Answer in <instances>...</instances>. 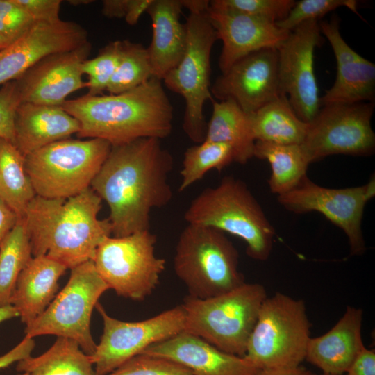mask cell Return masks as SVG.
Masks as SVG:
<instances>
[{
    "mask_svg": "<svg viewBox=\"0 0 375 375\" xmlns=\"http://www.w3.org/2000/svg\"><path fill=\"white\" fill-rule=\"evenodd\" d=\"M212 101V113L207 123L204 140L228 145L234 162L244 165L253 157L255 139L250 115L233 100Z\"/></svg>",
    "mask_w": 375,
    "mask_h": 375,
    "instance_id": "cell-26",
    "label": "cell"
},
{
    "mask_svg": "<svg viewBox=\"0 0 375 375\" xmlns=\"http://www.w3.org/2000/svg\"><path fill=\"white\" fill-rule=\"evenodd\" d=\"M256 375H317L301 365L291 368L260 369Z\"/></svg>",
    "mask_w": 375,
    "mask_h": 375,
    "instance_id": "cell-46",
    "label": "cell"
},
{
    "mask_svg": "<svg viewBox=\"0 0 375 375\" xmlns=\"http://www.w3.org/2000/svg\"><path fill=\"white\" fill-rule=\"evenodd\" d=\"M35 196L25 170L24 156L12 142L0 138V197L23 218Z\"/></svg>",
    "mask_w": 375,
    "mask_h": 375,
    "instance_id": "cell-30",
    "label": "cell"
},
{
    "mask_svg": "<svg viewBox=\"0 0 375 375\" xmlns=\"http://www.w3.org/2000/svg\"><path fill=\"white\" fill-rule=\"evenodd\" d=\"M13 1L25 10L35 22H53L60 19V0Z\"/></svg>",
    "mask_w": 375,
    "mask_h": 375,
    "instance_id": "cell-40",
    "label": "cell"
},
{
    "mask_svg": "<svg viewBox=\"0 0 375 375\" xmlns=\"http://www.w3.org/2000/svg\"><path fill=\"white\" fill-rule=\"evenodd\" d=\"M17 317H19L18 312L13 306L0 307V323Z\"/></svg>",
    "mask_w": 375,
    "mask_h": 375,
    "instance_id": "cell-47",
    "label": "cell"
},
{
    "mask_svg": "<svg viewBox=\"0 0 375 375\" xmlns=\"http://www.w3.org/2000/svg\"><path fill=\"white\" fill-rule=\"evenodd\" d=\"M160 140L144 138L112 146L91 183L109 208L115 237L150 230L151 210L173 197L169 176L174 160Z\"/></svg>",
    "mask_w": 375,
    "mask_h": 375,
    "instance_id": "cell-1",
    "label": "cell"
},
{
    "mask_svg": "<svg viewBox=\"0 0 375 375\" xmlns=\"http://www.w3.org/2000/svg\"><path fill=\"white\" fill-rule=\"evenodd\" d=\"M32 257L30 240L20 218L0 244V307L10 305L18 277Z\"/></svg>",
    "mask_w": 375,
    "mask_h": 375,
    "instance_id": "cell-31",
    "label": "cell"
},
{
    "mask_svg": "<svg viewBox=\"0 0 375 375\" xmlns=\"http://www.w3.org/2000/svg\"><path fill=\"white\" fill-rule=\"evenodd\" d=\"M67 268L47 257H32L21 272L10 299L22 322L28 324L40 315L55 298L58 281Z\"/></svg>",
    "mask_w": 375,
    "mask_h": 375,
    "instance_id": "cell-25",
    "label": "cell"
},
{
    "mask_svg": "<svg viewBox=\"0 0 375 375\" xmlns=\"http://www.w3.org/2000/svg\"><path fill=\"white\" fill-rule=\"evenodd\" d=\"M322 42L317 20L301 23L290 31L277 49L281 89L297 115L310 123L320 108L314 72V51Z\"/></svg>",
    "mask_w": 375,
    "mask_h": 375,
    "instance_id": "cell-15",
    "label": "cell"
},
{
    "mask_svg": "<svg viewBox=\"0 0 375 375\" xmlns=\"http://www.w3.org/2000/svg\"><path fill=\"white\" fill-rule=\"evenodd\" d=\"M174 269L189 295L199 299L226 293L245 283L236 248L224 233L211 227H185L176 246Z\"/></svg>",
    "mask_w": 375,
    "mask_h": 375,
    "instance_id": "cell-7",
    "label": "cell"
},
{
    "mask_svg": "<svg viewBox=\"0 0 375 375\" xmlns=\"http://www.w3.org/2000/svg\"><path fill=\"white\" fill-rule=\"evenodd\" d=\"M374 195V176L361 186L328 188L306 176L294 188L277 196V200L294 213L315 211L322 214L346 234L351 255L358 256L366 250L362 230L364 208Z\"/></svg>",
    "mask_w": 375,
    "mask_h": 375,
    "instance_id": "cell-14",
    "label": "cell"
},
{
    "mask_svg": "<svg viewBox=\"0 0 375 375\" xmlns=\"http://www.w3.org/2000/svg\"><path fill=\"white\" fill-rule=\"evenodd\" d=\"M253 157L267 160L271 167L268 185L277 196L294 188L306 176L310 164L300 144H278L256 141Z\"/></svg>",
    "mask_w": 375,
    "mask_h": 375,
    "instance_id": "cell-29",
    "label": "cell"
},
{
    "mask_svg": "<svg viewBox=\"0 0 375 375\" xmlns=\"http://www.w3.org/2000/svg\"><path fill=\"white\" fill-rule=\"evenodd\" d=\"M356 0H301L296 1L288 16L276 23L283 30L290 31L303 22L321 19L326 14L339 8L347 7L362 19L358 11Z\"/></svg>",
    "mask_w": 375,
    "mask_h": 375,
    "instance_id": "cell-35",
    "label": "cell"
},
{
    "mask_svg": "<svg viewBox=\"0 0 375 375\" xmlns=\"http://www.w3.org/2000/svg\"><path fill=\"white\" fill-rule=\"evenodd\" d=\"M156 236L150 230L123 237H107L97 249L94 265L109 289L141 301L159 283L166 261L155 253Z\"/></svg>",
    "mask_w": 375,
    "mask_h": 375,
    "instance_id": "cell-11",
    "label": "cell"
},
{
    "mask_svg": "<svg viewBox=\"0 0 375 375\" xmlns=\"http://www.w3.org/2000/svg\"><path fill=\"white\" fill-rule=\"evenodd\" d=\"M20 218L0 197V244Z\"/></svg>",
    "mask_w": 375,
    "mask_h": 375,
    "instance_id": "cell-43",
    "label": "cell"
},
{
    "mask_svg": "<svg viewBox=\"0 0 375 375\" xmlns=\"http://www.w3.org/2000/svg\"><path fill=\"white\" fill-rule=\"evenodd\" d=\"M60 106L79 122L78 137L112 146L144 138L161 140L172 130L173 106L162 81L155 77L124 92L85 94Z\"/></svg>",
    "mask_w": 375,
    "mask_h": 375,
    "instance_id": "cell-3",
    "label": "cell"
},
{
    "mask_svg": "<svg viewBox=\"0 0 375 375\" xmlns=\"http://www.w3.org/2000/svg\"><path fill=\"white\" fill-rule=\"evenodd\" d=\"M18 372L29 375H96L90 356L74 340L57 337L42 354L17 362Z\"/></svg>",
    "mask_w": 375,
    "mask_h": 375,
    "instance_id": "cell-28",
    "label": "cell"
},
{
    "mask_svg": "<svg viewBox=\"0 0 375 375\" xmlns=\"http://www.w3.org/2000/svg\"><path fill=\"white\" fill-rule=\"evenodd\" d=\"M267 297L262 285L246 282L229 292L207 299L188 295L181 304L185 312L184 331L226 353L244 356Z\"/></svg>",
    "mask_w": 375,
    "mask_h": 375,
    "instance_id": "cell-5",
    "label": "cell"
},
{
    "mask_svg": "<svg viewBox=\"0 0 375 375\" xmlns=\"http://www.w3.org/2000/svg\"><path fill=\"white\" fill-rule=\"evenodd\" d=\"M210 92L219 101H234L247 114L283 95L277 49H263L237 60L216 78Z\"/></svg>",
    "mask_w": 375,
    "mask_h": 375,
    "instance_id": "cell-16",
    "label": "cell"
},
{
    "mask_svg": "<svg viewBox=\"0 0 375 375\" xmlns=\"http://www.w3.org/2000/svg\"><path fill=\"white\" fill-rule=\"evenodd\" d=\"M128 0H104L102 2V14L108 18L125 17Z\"/></svg>",
    "mask_w": 375,
    "mask_h": 375,
    "instance_id": "cell-45",
    "label": "cell"
},
{
    "mask_svg": "<svg viewBox=\"0 0 375 375\" xmlns=\"http://www.w3.org/2000/svg\"><path fill=\"white\" fill-rule=\"evenodd\" d=\"M101 201L91 188L67 199L35 196L22 218L33 256H47L70 269L92 260L112 234L109 219L98 217Z\"/></svg>",
    "mask_w": 375,
    "mask_h": 375,
    "instance_id": "cell-2",
    "label": "cell"
},
{
    "mask_svg": "<svg viewBox=\"0 0 375 375\" xmlns=\"http://www.w3.org/2000/svg\"><path fill=\"white\" fill-rule=\"evenodd\" d=\"M183 8L181 0H152L147 10L152 23L147 47L152 76L161 81L178 65L186 49V26L180 22Z\"/></svg>",
    "mask_w": 375,
    "mask_h": 375,
    "instance_id": "cell-24",
    "label": "cell"
},
{
    "mask_svg": "<svg viewBox=\"0 0 375 375\" xmlns=\"http://www.w3.org/2000/svg\"><path fill=\"white\" fill-rule=\"evenodd\" d=\"M347 375H375V351L365 346L349 365Z\"/></svg>",
    "mask_w": 375,
    "mask_h": 375,
    "instance_id": "cell-41",
    "label": "cell"
},
{
    "mask_svg": "<svg viewBox=\"0 0 375 375\" xmlns=\"http://www.w3.org/2000/svg\"><path fill=\"white\" fill-rule=\"evenodd\" d=\"M337 62V76L331 88L319 98L320 107L333 103L374 102L375 65L356 52L343 39L340 19L334 15L319 23Z\"/></svg>",
    "mask_w": 375,
    "mask_h": 375,
    "instance_id": "cell-20",
    "label": "cell"
},
{
    "mask_svg": "<svg viewBox=\"0 0 375 375\" xmlns=\"http://www.w3.org/2000/svg\"><path fill=\"white\" fill-rule=\"evenodd\" d=\"M88 41L70 51L50 55L19 76L22 102L60 106L72 93L86 87L82 65L88 58Z\"/></svg>",
    "mask_w": 375,
    "mask_h": 375,
    "instance_id": "cell-18",
    "label": "cell"
},
{
    "mask_svg": "<svg viewBox=\"0 0 375 375\" xmlns=\"http://www.w3.org/2000/svg\"><path fill=\"white\" fill-rule=\"evenodd\" d=\"M190 14L185 23L187 44L180 62L163 78L166 87L181 95L185 102L183 128L197 144L205 139L206 125L203 107L213 100L210 92V54L217 33L208 16L209 1L181 0Z\"/></svg>",
    "mask_w": 375,
    "mask_h": 375,
    "instance_id": "cell-6",
    "label": "cell"
},
{
    "mask_svg": "<svg viewBox=\"0 0 375 375\" xmlns=\"http://www.w3.org/2000/svg\"><path fill=\"white\" fill-rule=\"evenodd\" d=\"M19 375H29V374L28 373H26V372H22Z\"/></svg>",
    "mask_w": 375,
    "mask_h": 375,
    "instance_id": "cell-49",
    "label": "cell"
},
{
    "mask_svg": "<svg viewBox=\"0 0 375 375\" xmlns=\"http://www.w3.org/2000/svg\"><path fill=\"white\" fill-rule=\"evenodd\" d=\"M362 317L361 308L347 306L343 315L328 331L310 338L305 360L325 374L346 373L365 346L362 339Z\"/></svg>",
    "mask_w": 375,
    "mask_h": 375,
    "instance_id": "cell-22",
    "label": "cell"
},
{
    "mask_svg": "<svg viewBox=\"0 0 375 375\" xmlns=\"http://www.w3.org/2000/svg\"><path fill=\"white\" fill-rule=\"evenodd\" d=\"M152 0H128L126 14L124 17L126 22L133 26L136 24L144 12H147Z\"/></svg>",
    "mask_w": 375,
    "mask_h": 375,
    "instance_id": "cell-44",
    "label": "cell"
},
{
    "mask_svg": "<svg viewBox=\"0 0 375 375\" xmlns=\"http://www.w3.org/2000/svg\"><path fill=\"white\" fill-rule=\"evenodd\" d=\"M80 24L61 19L36 22L21 38L0 50V85L17 79L44 58L88 42Z\"/></svg>",
    "mask_w": 375,
    "mask_h": 375,
    "instance_id": "cell-17",
    "label": "cell"
},
{
    "mask_svg": "<svg viewBox=\"0 0 375 375\" xmlns=\"http://www.w3.org/2000/svg\"><path fill=\"white\" fill-rule=\"evenodd\" d=\"M141 353L172 360L188 368L193 375H256L260 370L244 356L226 353L185 331Z\"/></svg>",
    "mask_w": 375,
    "mask_h": 375,
    "instance_id": "cell-21",
    "label": "cell"
},
{
    "mask_svg": "<svg viewBox=\"0 0 375 375\" xmlns=\"http://www.w3.org/2000/svg\"><path fill=\"white\" fill-rule=\"evenodd\" d=\"M35 346L33 338L25 335L15 347L0 356V370L31 356Z\"/></svg>",
    "mask_w": 375,
    "mask_h": 375,
    "instance_id": "cell-42",
    "label": "cell"
},
{
    "mask_svg": "<svg viewBox=\"0 0 375 375\" xmlns=\"http://www.w3.org/2000/svg\"><path fill=\"white\" fill-rule=\"evenodd\" d=\"M310 327L303 300L281 292L267 297L244 357L259 369L298 367L305 360Z\"/></svg>",
    "mask_w": 375,
    "mask_h": 375,
    "instance_id": "cell-9",
    "label": "cell"
},
{
    "mask_svg": "<svg viewBox=\"0 0 375 375\" xmlns=\"http://www.w3.org/2000/svg\"><path fill=\"white\" fill-rule=\"evenodd\" d=\"M95 308L103 321L100 341L94 352L89 356L96 375L112 372L151 345L185 329V312L181 305L138 322L112 317L99 303Z\"/></svg>",
    "mask_w": 375,
    "mask_h": 375,
    "instance_id": "cell-13",
    "label": "cell"
},
{
    "mask_svg": "<svg viewBox=\"0 0 375 375\" xmlns=\"http://www.w3.org/2000/svg\"><path fill=\"white\" fill-rule=\"evenodd\" d=\"M184 218L188 224L211 227L242 239L253 260L265 261L272 251L274 226L246 183L233 176L201 192Z\"/></svg>",
    "mask_w": 375,
    "mask_h": 375,
    "instance_id": "cell-4",
    "label": "cell"
},
{
    "mask_svg": "<svg viewBox=\"0 0 375 375\" xmlns=\"http://www.w3.org/2000/svg\"><path fill=\"white\" fill-rule=\"evenodd\" d=\"M78 120L61 106L22 102L15 117L14 144L24 156L78 133Z\"/></svg>",
    "mask_w": 375,
    "mask_h": 375,
    "instance_id": "cell-23",
    "label": "cell"
},
{
    "mask_svg": "<svg viewBox=\"0 0 375 375\" xmlns=\"http://www.w3.org/2000/svg\"><path fill=\"white\" fill-rule=\"evenodd\" d=\"M374 102L321 106L300 144L310 163L332 155L368 156L375 150Z\"/></svg>",
    "mask_w": 375,
    "mask_h": 375,
    "instance_id": "cell-12",
    "label": "cell"
},
{
    "mask_svg": "<svg viewBox=\"0 0 375 375\" xmlns=\"http://www.w3.org/2000/svg\"><path fill=\"white\" fill-rule=\"evenodd\" d=\"M65 286L35 320L26 325L25 335H53L75 340L88 356L97 344L90 331L92 313L101 296L109 289L92 260L70 269Z\"/></svg>",
    "mask_w": 375,
    "mask_h": 375,
    "instance_id": "cell-10",
    "label": "cell"
},
{
    "mask_svg": "<svg viewBox=\"0 0 375 375\" xmlns=\"http://www.w3.org/2000/svg\"><path fill=\"white\" fill-rule=\"evenodd\" d=\"M11 42L0 35V50L8 47Z\"/></svg>",
    "mask_w": 375,
    "mask_h": 375,
    "instance_id": "cell-48",
    "label": "cell"
},
{
    "mask_svg": "<svg viewBox=\"0 0 375 375\" xmlns=\"http://www.w3.org/2000/svg\"><path fill=\"white\" fill-rule=\"evenodd\" d=\"M322 375H333V374H323ZM340 375H344V374H340Z\"/></svg>",
    "mask_w": 375,
    "mask_h": 375,
    "instance_id": "cell-50",
    "label": "cell"
},
{
    "mask_svg": "<svg viewBox=\"0 0 375 375\" xmlns=\"http://www.w3.org/2000/svg\"><path fill=\"white\" fill-rule=\"evenodd\" d=\"M233 162V151L224 143L203 140L187 148L180 172L181 180L178 190H185L209 171L220 172Z\"/></svg>",
    "mask_w": 375,
    "mask_h": 375,
    "instance_id": "cell-32",
    "label": "cell"
},
{
    "mask_svg": "<svg viewBox=\"0 0 375 375\" xmlns=\"http://www.w3.org/2000/svg\"><path fill=\"white\" fill-rule=\"evenodd\" d=\"M36 22L13 0H0V35L13 42Z\"/></svg>",
    "mask_w": 375,
    "mask_h": 375,
    "instance_id": "cell-38",
    "label": "cell"
},
{
    "mask_svg": "<svg viewBox=\"0 0 375 375\" xmlns=\"http://www.w3.org/2000/svg\"><path fill=\"white\" fill-rule=\"evenodd\" d=\"M121 43V40L110 42L101 49L97 56L83 62L82 72L88 76V95H100L107 90L119 61Z\"/></svg>",
    "mask_w": 375,
    "mask_h": 375,
    "instance_id": "cell-34",
    "label": "cell"
},
{
    "mask_svg": "<svg viewBox=\"0 0 375 375\" xmlns=\"http://www.w3.org/2000/svg\"><path fill=\"white\" fill-rule=\"evenodd\" d=\"M111 147L101 139L68 138L26 155L25 170L35 195L67 199L90 188Z\"/></svg>",
    "mask_w": 375,
    "mask_h": 375,
    "instance_id": "cell-8",
    "label": "cell"
},
{
    "mask_svg": "<svg viewBox=\"0 0 375 375\" xmlns=\"http://www.w3.org/2000/svg\"><path fill=\"white\" fill-rule=\"evenodd\" d=\"M207 12L218 40L222 41L219 59L221 72L251 53L277 49L290 32L278 28L276 23L210 3Z\"/></svg>",
    "mask_w": 375,
    "mask_h": 375,
    "instance_id": "cell-19",
    "label": "cell"
},
{
    "mask_svg": "<svg viewBox=\"0 0 375 375\" xmlns=\"http://www.w3.org/2000/svg\"><path fill=\"white\" fill-rule=\"evenodd\" d=\"M249 115L256 142L301 144L308 128V123L297 115L285 94Z\"/></svg>",
    "mask_w": 375,
    "mask_h": 375,
    "instance_id": "cell-27",
    "label": "cell"
},
{
    "mask_svg": "<svg viewBox=\"0 0 375 375\" xmlns=\"http://www.w3.org/2000/svg\"><path fill=\"white\" fill-rule=\"evenodd\" d=\"M296 1L294 0H212L210 6L277 23L284 19Z\"/></svg>",
    "mask_w": 375,
    "mask_h": 375,
    "instance_id": "cell-36",
    "label": "cell"
},
{
    "mask_svg": "<svg viewBox=\"0 0 375 375\" xmlns=\"http://www.w3.org/2000/svg\"><path fill=\"white\" fill-rule=\"evenodd\" d=\"M106 375H193L185 366L172 360L138 354Z\"/></svg>",
    "mask_w": 375,
    "mask_h": 375,
    "instance_id": "cell-37",
    "label": "cell"
},
{
    "mask_svg": "<svg viewBox=\"0 0 375 375\" xmlns=\"http://www.w3.org/2000/svg\"><path fill=\"white\" fill-rule=\"evenodd\" d=\"M22 103L15 80L2 85L0 89V138L15 142V117Z\"/></svg>",
    "mask_w": 375,
    "mask_h": 375,
    "instance_id": "cell-39",
    "label": "cell"
},
{
    "mask_svg": "<svg viewBox=\"0 0 375 375\" xmlns=\"http://www.w3.org/2000/svg\"><path fill=\"white\" fill-rule=\"evenodd\" d=\"M121 42L119 61L106 90L110 94L134 89L153 77L147 48L129 40Z\"/></svg>",
    "mask_w": 375,
    "mask_h": 375,
    "instance_id": "cell-33",
    "label": "cell"
}]
</instances>
